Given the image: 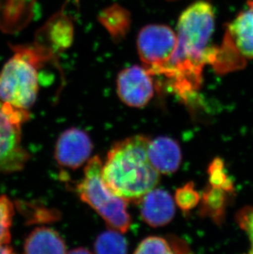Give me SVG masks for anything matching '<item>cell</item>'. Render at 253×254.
<instances>
[{"label":"cell","mask_w":253,"mask_h":254,"mask_svg":"<svg viewBox=\"0 0 253 254\" xmlns=\"http://www.w3.org/2000/svg\"><path fill=\"white\" fill-rule=\"evenodd\" d=\"M215 25V11L207 1L194 2L179 17L177 47L160 76L169 80L173 91L183 101L196 96L202 83L203 68L212 62Z\"/></svg>","instance_id":"obj_1"},{"label":"cell","mask_w":253,"mask_h":254,"mask_svg":"<svg viewBox=\"0 0 253 254\" xmlns=\"http://www.w3.org/2000/svg\"><path fill=\"white\" fill-rule=\"evenodd\" d=\"M150 141L146 136L136 135L118 141L103 164L105 185L126 202H138L160 182V174L149 160Z\"/></svg>","instance_id":"obj_2"},{"label":"cell","mask_w":253,"mask_h":254,"mask_svg":"<svg viewBox=\"0 0 253 254\" xmlns=\"http://www.w3.org/2000/svg\"><path fill=\"white\" fill-rule=\"evenodd\" d=\"M103 163L96 156L87 161L76 190L81 201L94 209L110 229L126 233L131 226L126 201L115 194L102 178Z\"/></svg>","instance_id":"obj_3"},{"label":"cell","mask_w":253,"mask_h":254,"mask_svg":"<svg viewBox=\"0 0 253 254\" xmlns=\"http://www.w3.org/2000/svg\"><path fill=\"white\" fill-rule=\"evenodd\" d=\"M14 50V56L0 72V101L18 110L27 111L38 95L39 66L17 46Z\"/></svg>","instance_id":"obj_4"},{"label":"cell","mask_w":253,"mask_h":254,"mask_svg":"<svg viewBox=\"0 0 253 254\" xmlns=\"http://www.w3.org/2000/svg\"><path fill=\"white\" fill-rule=\"evenodd\" d=\"M253 59V0L227 25L221 46L215 47L212 64L218 73H227L244 67Z\"/></svg>","instance_id":"obj_5"},{"label":"cell","mask_w":253,"mask_h":254,"mask_svg":"<svg viewBox=\"0 0 253 254\" xmlns=\"http://www.w3.org/2000/svg\"><path fill=\"white\" fill-rule=\"evenodd\" d=\"M28 112L0 101V175L24 168L29 154L22 146L21 124Z\"/></svg>","instance_id":"obj_6"},{"label":"cell","mask_w":253,"mask_h":254,"mask_svg":"<svg viewBox=\"0 0 253 254\" xmlns=\"http://www.w3.org/2000/svg\"><path fill=\"white\" fill-rule=\"evenodd\" d=\"M177 34L165 24L146 25L140 30L136 48L142 66L153 76H160L177 47Z\"/></svg>","instance_id":"obj_7"},{"label":"cell","mask_w":253,"mask_h":254,"mask_svg":"<svg viewBox=\"0 0 253 254\" xmlns=\"http://www.w3.org/2000/svg\"><path fill=\"white\" fill-rule=\"evenodd\" d=\"M117 92L126 106L142 108L155 94L153 75L142 65L126 67L118 75Z\"/></svg>","instance_id":"obj_8"},{"label":"cell","mask_w":253,"mask_h":254,"mask_svg":"<svg viewBox=\"0 0 253 254\" xmlns=\"http://www.w3.org/2000/svg\"><path fill=\"white\" fill-rule=\"evenodd\" d=\"M92 150L90 136L84 130L71 127L65 130L58 139L55 160L63 167L76 170L90 160Z\"/></svg>","instance_id":"obj_9"},{"label":"cell","mask_w":253,"mask_h":254,"mask_svg":"<svg viewBox=\"0 0 253 254\" xmlns=\"http://www.w3.org/2000/svg\"><path fill=\"white\" fill-rule=\"evenodd\" d=\"M141 218L151 227L165 226L175 216L176 203L170 192L153 189L138 201Z\"/></svg>","instance_id":"obj_10"},{"label":"cell","mask_w":253,"mask_h":254,"mask_svg":"<svg viewBox=\"0 0 253 254\" xmlns=\"http://www.w3.org/2000/svg\"><path fill=\"white\" fill-rule=\"evenodd\" d=\"M148 157L160 175H170L177 171L180 166L181 148L171 137H158L149 142Z\"/></svg>","instance_id":"obj_11"},{"label":"cell","mask_w":253,"mask_h":254,"mask_svg":"<svg viewBox=\"0 0 253 254\" xmlns=\"http://www.w3.org/2000/svg\"><path fill=\"white\" fill-rule=\"evenodd\" d=\"M34 0H0V27L3 31H16L31 19Z\"/></svg>","instance_id":"obj_12"},{"label":"cell","mask_w":253,"mask_h":254,"mask_svg":"<svg viewBox=\"0 0 253 254\" xmlns=\"http://www.w3.org/2000/svg\"><path fill=\"white\" fill-rule=\"evenodd\" d=\"M24 251L26 254H66L67 246L56 230L39 227L26 238Z\"/></svg>","instance_id":"obj_13"},{"label":"cell","mask_w":253,"mask_h":254,"mask_svg":"<svg viewBox=\"0 0 253 254\" xmlns=\"http://www.w3.org/2000/svg\"><path fill=\"white\" fill-rule=\"evenodd\" d=\"M47 24L41 32V37H47V39H41V41L48 40L51 42L49 52L53 56L54 51L64 50L71 45L73 27L68 18L63 15L56 16Z\"/></svg>","instance_id":"obj_14"},{"label":"cell","mask_w":253,"mask_h":254,"mask_svg":"<svg viewBox=\"0 0 253 254\" xmlns=\"http://www.w3.org/2000/svg\"><path fill=\"white\" fill-rule=\"evenodd\" d=\"M99 20L115 41L125 38L131 24L129 12L119 4L111 5L103 10Z\"/></svg>","instance_id":"obj_15"},{"label":"cell","mask_w":253,"mask_h":254,"mask_svg":"<svg viewBox=\"0 0 253 254\" xmlns=\"http://www.w3.org/2000/svg\"><path fill=\"white\" fill-rule=\"evenodd\" d=\"M228 192L210 185L201 196V215L210 217L217 223L221 222L225 216Z\"/></svg>","instance_id":"obj_16"},{"label":"cell","mask_w":253,"mask_h":254,"mask_svg":"<svg viewBox=\"0 0 253 254\" xmlns=\"http://www.w3.org/2000/svg\"><path fill=\"white\" fill-rule=\"evenodd\" d=\"M94 248L97 254H126L127 242L121 232L111 229L99 235Z\"/></svg>","instance_id":"obj_17"},{"label":"cell","mask_w":253,"mask_h":254,"mask_svg":"<svg viewBox=\"0 0 253 254\" xmlns=\"http://www.w3.org/2000/svg\"><path fill=\"white\" fill-rule=\"evenodd\" d=\"M209 182L214 187L220 188L229 192L234 190V183L228 175L222 159L215 158L208 167Z\"/></svg>","instance_id":"obj_18"},{"label":"cell","mask_w":253,"mask_h":254,"mask_svg":"<svg viewBox=\"0 0 253 254\" xmlns=\"http://www.w3.org/2000/svg\"><path fill=\"white\" fill-rule=\"evenodd\" d=\"M14 215V206L6 196H0V246L7 245L11 240L10 228Z\"/></svg>","instance_id":"obj_19"},{"label":"cell","mask_w":253,"mask_h":254,"mask_svg":"<svg viewBox=\"0 0 253 254\" xmlns=\"http://www.w3.org/2000/svg\"><path fill=\"white\" fill-rule=\"evenodd\" d=\"M174 198L176 205L186 213L198 205L201 201V195L196 190L193 183L190 182L179 188Z\"/></svg>","instance_id":"obj_20"},{"label":"cell","mask_w":253,"mask_h":254,"mask_svg":"<svg viewBox=\"0 0 253 254\" xmlns=\"http://www.w3.org/2000/svg\"><path fill=\"white\" fill-rule=\"evenodd\" d=\"M134 254H170L174 253L169 238L149 236L139 244Z\"/></svg>","instance_id":"obj_21"},{"label":"cell","mask_w":253,"mask_h":254,"mask_svg":"<svg viewBox=\"0 0 253 254\" xmlns=\"http://www.w3.org/2000/svg\"><path fill=\"white\" fill-rule=\"evenodd\" d=\"M237 222L249 236L251 244L250 253L253 254V206L244 207L237 215Z\"/></svg>","instance_id":"obj_22"},{"label":"cell","mask_w":253,"mask_h":254,"mask_svg":"<svg viewBox=\"0 0 253 254\" xmlns=\"http://www.w3.org/2000/svg\"><path fill=\"white\" fill-rule=\"evenodd\" d=\"M69 253H71V254H91V252L90 250L85 249V248H78L76 250H71Z\"/></svg>","instance_id":"obj_23"}]
</instances>
